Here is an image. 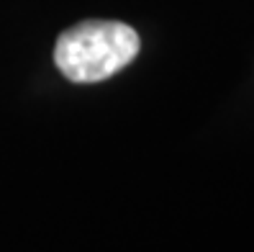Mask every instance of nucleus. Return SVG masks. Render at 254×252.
I'll return each mask as SVG.
<instances>
[{
  "instance_id": "1",
  "label": "nucleus",
  "mask_w": 254,
  "mask_h": 252,
  "mask_svg": "<svg viewBox=\"0 0 254 252\" xmlns=\"http://www.w3.org/2000/svg\"><path fill=\"white\" fill-rule=\"evenodd\" d=\"M141 49V39L121 21H80L59 34L54 65L69 83H103L121 72Z\"/></svg>"
}]
</instances>
